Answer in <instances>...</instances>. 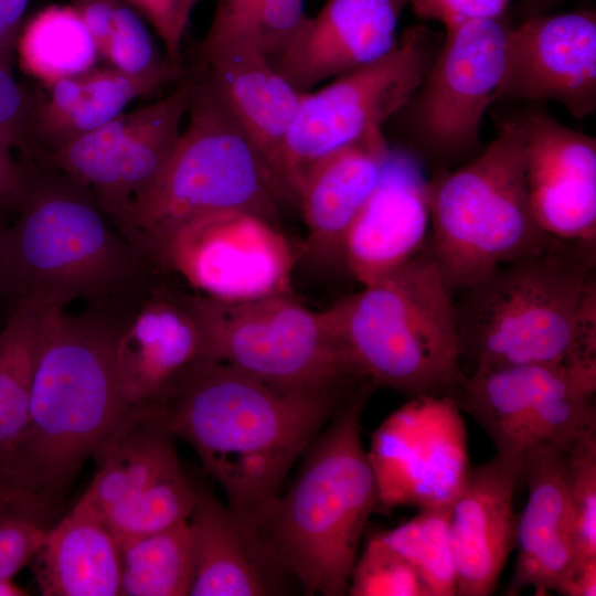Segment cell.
Segmentation results:
<instances>
[{
  "label": "cell",
  "mask_w": 596,
  "mask_h": 596,
  "mask_svg": "<svg viewBox=\"0 0 596 596\" xmlns=\"http://www.w3.org/2000/svg\"><path fill=\"white\" fill-rule=\"evenodd\" d=\"M8 225H6L3 223V220L0 217V254H1V243H2V238H3V234H4V231L7 228ZM0 302H3L7 307V304H6V300H4V297H3V291H2V286H1V276H0ZM8 310V308H7Z\"/></svg>",
  "instance_id": "cell-48"
},
{
  "label": "cell",
  "mask_w": 596,
  "mask_h": 596,
  "mask_svg": "<svg viewBox=\"0 0 596 596\" xmlns=\"http://www.w3.org/2000/svg\"><path fill=\"white\" fill-rule=\"evenodd\" d=\"M499 100L560 103L582 120L596 110V15L533 17L508 29Z\"/></svg>",
  "instance_id": "cell-18"
},
{
  "label": "cell",
  "mask_w": 596,
  "mask_h": 596,
  "mask_svg": "<svg viewBox=\"0 0 596 596\" xmlns=\"http://www.w3.org/2000/svg\"><path fill=\"white\" fill-rule=\"evenodd\" d=\"M189 79L185 128L121 227L153 258L175 230L207 214L243 211L280 226L283 203L258 151L210 81L201 72Z\"/></svg>",
  "instance_id": "cell-8"
},
{
  "label": "cell",
  "mask_w": 596,
  "mask_h": 596,
  "mask_svg": "<svg viewBox=\"0 0 596 596\" xmlns=\"http://www.w3.org/2000/svg\"><path fill=\"white\" fill-rule=\"evenodd\" d=\"M172 274L159 268L96 310L114 333L123 403L119 425L159 401L199 364L213 360L202 296L180 288Z\"/></svg>",
  "instance_id": "cell-12"
},
{
  "label": "cell",
  "mask_w": 596,
  "mask_h": 596,
  "mask_svg": "<svg viewBox=\"0 0 596 596\" xmlns=\"http://www.w3.org/2000/svg\"><path fill=\"white\" fill-rule=\"evenodd\" d=\"M120 596H187L194 577L188 520L120 544Z\"/></svg>",
  "instance_id": "cell-31"
},
{
  "label": "cell",
  "mask_w": 596,
  "mask_h": 596,
  "mask_svg": "<svg viewBox=\"0 0 596 596\" xmlns=\"http://www.w3.org/2000/svg\"><path fill=\"white\" fill-rule=\"evenodd\" d=\"M29 593L13 582V579L0 578V596H25Z\"/></svg>",
  "instance_id": "cell-47"
},
{
  "label": "cell",
  "mask_w": 596,
  "mask_h": 596,
  "mask_svg": "<svg viewBox=\"0 0 596 596\" xmlns=\"http://www.w3.org/2000/svg\"><path fill=\"white\" fill-rule=\"evenodd\" d=\"M199 0H178L179 22L185 32L190 15Z\"/></svg>",
  "instance_id": "cell-46"
},
{
  "label": "cell",
  "mask_w": 596,
  "mask_h": 596,
  "mask_svg": "<svg viewBox=\"0 0 596 596\" xmlns=\"http://www.w3.org/2000/svg\"><path fill=\"white\" fill-rule=\"evenodd\" d=\"M33 100L14 79L11 68L0 64V134L28 157L31 152Z\"/></svg>",
  "instance_id": "cell-38"
},
{
  "label": "cell",
  "mask_w": 596,
  "mask_h": 596,
  "mask_svg": "<svg viewBox=\"0 0 596 596\" xmlns=\"http://www.w3.org/2000/svg\"><path fill=\"white\" fill-rule=\"evenodd\" d=\"M174 437L156 417L127 418L95 458L96 475L81 497L120 535L158 529L173 520L190 493Z\"/></svg>",
  "instance_id": "cell-17"
},
{
  "label": "cell",
  "mask_w": 596,
  "mask_h": 596,
  "mask_svg": "<svg viewBox=\"0 0 596 596\" xmlns=\"http://www.w3.org/2000/svg\"><path fill=\"white\" fill-rule=\"evenodd\" d=\"M523 469L494 456L470 468L448 508L457 596H489L517 545L514 491Z\"/></svg>",
  "instance_id": "cell-22"
},
{
  "label": "cell",
  "mask_w": 596,
  "mask_h": 596,
  "mask_svg": "<svg viewBox=\"0 0 596 596\" xmlns=\"http://www.w3.org/2000/svg\"><path fill=\"white\" fill-rule=\"evenodd\" d=\"M254 1L256 0H217L212 21L227 20L240 13Z\"/></svg>",
  "instance_id": "cell-45"
},
{
  "label": "cell",
  "mask_w": 596,
  "mask_h": 596,
  "mask_svg": "<svg viewBox=\"0 0 596 596\" xmlns=\"http://www.w3.org/2000/svg\"><path fill=\"white\" fill-rule=\"evenodd\" d=\"M596 381L561 364H526L467 374L454 398L490 437L496 456L523 469L541 446L567 451L596 433Z\"/></svg>",
  "instance_id": "cell-13"
},
{
  "label": "cell",
  "mask_w": 596,
  "mask_h": 596,
  "mask_svg": "<svg viewBox=\"0 0 596 596\" xmlns=\"http://www.w3.org/2000/svg\"><path fill=\"white\" fill-rule=\"evenodd\" d=\"M508 29L500 17L446 30L418 88L389 120L405 140L404 150L437 171L483 149L481 121L503 74Z\"/></svg>",
  "instance_id": "cell-10"
},
{
  "label": "cell",
  "mask_w": 596,
  "mask_h": 596,
  "mask_svg": "<svg viewBox=\"0 0 596 596\" xmlns=\"http://www.w3.org/2000/svg\"><path fill=\"white\" fill-rule=\"evenodd\" d=\"M19 210L1 243L8 315L21 305L64 310L74 300L100 310L163 268L108 219L88 189L57 171H31Z\"/></svg>",
  "instance_id": "cell-3"
},
{
  "label": "cell",
  "mask_w": 596,
  "mask_h": 596,
  "mask_svg": "<svg viewBox=\"0 0 596 596\" xmlns=\"http://www.w3.org/2000/svg\"><path fill=\"white\" fill-rule=\"evenodd\" d=\"M321 313L373 389L455 398L466 380L454 297L426 246L390 277Z\"/></svg>",
  "instance_id": "cell-5"
},
{
  "label": "cell",
  "mask_w": 596,
  "mask_h": 596,
  "mask_svg": "<svg viewBox=\"0 0 596 596\" xmlns=\"http://www.w3.org/2000/svg\"><path fill=\"white\" fill-rule=\"evenodd\" d=\"M29 0H0V64L11 68Z\"/></svg>",
  "instance_id": "cell-42"
},
{
  "label": "cell",
  "mask_w": 596,
  "mask_h": 596,
  "mask_svg": "<svg viewBox=\"0 0 596 596\" xmlns=\"http://www.w3.org/2000/svg\"><path fill=\"white\" fill-rule=\"evenodd\" d=\"M42 311L13 308L0 328V478L29 419ZM4 480V479H3Z\"/></svg>",
  "instance_id": "cell-29"
},
{
  "label": "cell",
  "mask_w": 596,
  "mask_h": 596,
  "mask_svg": "<svg viewBox=\"0 0 596 596\" xmlns=\"http://www.w3.org/2000/svg\"><path fill=\"white\" fill-rule=\"evenodd\" d=\"M201 73L227 105L262 157L283 204V160L304 93L297 91L245 35L207 32Z\"/></svg>",
  "instance_id": "cell-20"
},
{
  "label": "cell",
  "mask_w": 596,
  "mask_h": 596,
  "mask_svg": "<svg viewBox=\"0 0 596 596\" xmlns=\"http://www.w3.org/2000/svg\"><path fill=\"white\" fill-rule=\"evenodd\" d=\"M427 192L432 227L425 246L453 297L555 240L532 213L523 140L512 117L466 164L435 171Z\"/></svg>",
  "instance_id": "cell-7"
},
{
  "label": "cell",
  "mask_w": 596,
  "mask_h": 596,
  "mask_svg": "<svg viewBox=\"0 0 596 596\" xmlns=\"http://www.w3.org/2000/svg\"><path fill=\"white\" fill-rule=\"evenodd\" d=\"M406 0H326L272 65L300 93L369 64L398 43Z\"/></svg>",
  "instance_id": "cell-23"
},
{
  "label": "cell",
  "mask_w": 596,
  "mask_h": 596,
  "mask_svg": "<svg viewBox=\"0 0 596 596\" xmlns=\"http://www.w3.org/2000/svg\"><path fill=\"white\" fill-rule=\"evenodd\" d=\"M188 525L194 560L190 596L274 594L272 572L281 571L207 489L195 486Z\"/></svg>",
  "instance_id": "cell-26"
},
{
  "label": "cell",
  "mask_w": 596,
  "mask_h": 596,
  "mask_svg": "<svg viewBox=\"0 0 596 596\" xmlns=\"http://www.w3.org/2000/svg\"><path fill=\"white\" fill-rule=\"evenodd\" d=\"M138 10L152 25L164 44L167 58L177 67L184 68L182 62V40L178 0H124Z\"/></svg>",
  "instance_id": "cell-40"
},
{
  "label": "cell",
  "mask_w": 596,
  "mask_h": 596,
  "mask_svg": "<svg viewBox=\"0 0 596 596\" xmlns=\"http://www.w3.org/2000/svg\"><path fill=\"white\" fill-rule=\"evenodd\" d=\"M3 512L28 514L21 494L11 483L0 478V513Z\"/></svg>",
  "instance_id": "cell-44"
},
{
  "label": "cell",
  "mask_w": 596,
  "mask_h": 596,
  "mask_svg": "<svg viewBox=\"0 0 596 596\" xmlns=\"http://www.w3.org/2000/svg\"><path fill=\"white\" fill-rule=\"evenodd\" d=\"M555 593L564 596H595L596 556L575 562Z\"/></svg>",
  "instance_id": "cell-43"
},
{
  "label": "cell",
  "mask_w": 596,
  "mask_h": 596,
  "mask_svg": "<svg viewBox=\"0 0 596 596\" xmlns=\"http://www.w3.org/2000/svg\"><path fill=\"white\" fill-rule=\"evenodd\" d=\"M524 148L534 219L550 236L596 243V139L542 109L512 117Z\"/></svg>",
  "instance_id": "cell-19"
},
{
  "label": "cell",
  "mask_w": 596,
  "mask_h": 596,
  "mask_svg": "<svg viewBox=\"0 0 596 596\" xmlns=\"http://www.w3.org/2000/svg\"><path fill=\"white\" fill-rule=\"evenodd\" d=\"M120 0H73L100 56L104 55L113 32L114 17Z\"/></svg>",
  "instance_id": "cell-41"
},
{
  "label": "cell",
  "mask_w": 596,
  "mask_h": 596,
  "mask_svg": "<svg viewBox=\"0 0 596 596\" xmlns=\"http://www.w3.org/2000/svg\"><path fill=\"white\" fill-rule=\"evenodd\" d=\"M391 151L382 128H374L307 169L296 206L307 230L305 254L344 267L347 233L379 183Z\"/></svg>",
  "instance_id": "cell-24"
},
{
  "label": "cell",
  "mask_w": 596,
  "mask_h": 596,
  "mask_svg": "<svg viewBox=\"0 0 596 596\" xmlns=\"http://www.w3.org/2000/svg\"><path fill=\"white\" fill-rule=\"evenodd\" d=\"M448 508L421 509L405 523L379 534L419 576L428 596H456Z\"/></svg>",
  "instance_id": "cell-32"
},
{
  "label": "cell",
  "mask_w": 596,
  "mask_h": 596,
  "mask_svg": "<svg viewBox=\"0 0 596 596\" xmlns=\"http://www.w3.org/2000/svg\"><path fill=\"white\" fill-rule=\"evenodd\" d=\"M414 12L440 21L446 30L478 19L500 18L510 0H406Z\"/></svg>",
  "instance_id": "cell-39"
},
{
  "label": "cell",
  "mask_w": 596,
  "mask_h": 596,
  "mask_svg": "<svg viewBox=\"0 0 596 596\" xmlns=\"http://www.w3.org/2000/svg\"><path fill=\"white\" fill-rule=\"evenodd\" d=\"M114 350L113 329L100 312L42 311L29 419L3 479L45 526L121 421Z\"/></svg>",
  "instance_id": "cell-2"
},
{
  "label": "cell",
  "mask_w": 596,
  "mask_h": 596,
  "mask_svg": "<svg viewBox=\"0 0 596 596\" xmlns=\"http://www.w3.org/2000/svg\"><path fill=\"white\" fill-rule=\"evenodd\" d=\"M596 243L555 238L461 291L455 302L461 360L472 370L574 359L578 317L596 286Z\"/></svg>",
  "instance_id": "cell-6"
},
{
  "label": "cell",
  "mask_w": 596,
  "mask_h": 596,
  "mask_svg": "<svg viewBox=\"0 0 596 596\" xmlns=\"http://www.w3.org/2000/svg\"><path fill=\"white\" fill-rule=\"evenodd\" d=\"M309 19L306 0H256L227 20L212 21L209 32L241 33L273 61L291 46Z\"/></svg>",
  "instance_id": "cell-33"
},
{
  "label": "cell",
  "mask_w": 596,
  "mask_h": 596,
  "mask_svg": "<svg viewBox=\"0 0 596 596\" xmlns=\"http://www.w3.org/2000/svg\"><path fill=\"white\" fill-rule=\"evenodd\" d=\"M364 394L370 393L286 391L207 360L138 413L156 417L194 449L234 519L259 540L298 457L343 406Z\"/></svg>",
  "instance_id": "cell-1"
},
{
  "label": "cell",
  "mask_w": 596,
  "mask_h": 596,
  "mask_svg": "<svg viewBox=\"0 0 596 596\" xmlns=\"http://www.w3.org/2000/svg\"><path fill=\"white\" fill-rule=\"evenodd\" d=\"M368 397L349 402L313 439L259 534L272 560L308 595L348 590L362 533L377 509L375 478L361 438Z\"/></svg>",
  "instance_id": "cell-4"
},
{
  "label": "cell",
  "mask_w": 596,
  "mask_h": 596,
  "mask_svg": "<svg viewBox=\"0 0 596 596\" xmlns=\"http://www.w3.org/2000/svg\"><path fill=\"white\" fill-rule=\"evenodd\" d=\"M565 469L577 562L596 556V433L565 451Z\"/></svg>",
  "instance_id": "cell-35"
},
{
  "label": "cell",
  "mask_w": 596,
  "mask_h": 596,
  "mask_svg": "<svg viewBox=\"0 0 596 596\" xmlns=\"http://www.w3.org/2000/svg\"><path fill=\"white\" fill-rule=\"evenodd\" d=\"M528 501L517 521L518 557L509 594L532 587L538 596L555 592L576 562L565 453L541 446L523 462Z\"/></svg>",
  "instance_id": "cell-25"
},
{
  "label": "cell",
  "mask_w": 596,
  "mask_h": 596,
  "mask_svg": "<svg viewBox=\"0 0 596 596\" xmlns=\"http://www.w3.org/2000/svg\"><path fill=\"white\" fill-rule=\"evenodd\" d=\"M427 182L416 157L392 149L343 244L344 268L362 286L390 277L424 248L429 224Z\"/></svg>",
  "instance_id": "cell-21"
},
{
  "label": "cell",
  "mask_w": 596,
  "mask_h": 596,
  "mask_svg": "<svg viewBox=\"0 0 596 596\" xmlns=\"http://www.w3.org/2000/svg\"><path fill=\"white\" fill-rule=\"evenodd\" d=\"M47 528L21 512L0 513V578L13 579L31 565Z\"/></svg>",
  "instance_id": "cell-37"
},
{
  "label": "cell",
  "mask_w": 596,
  "mask_h": 596,
  "mask_svg": "<svg viewBox=\"0 0 596 596\" xmlns=\"http://www.w3.org/2000/svg\"><path fill=\"white\" fill-rule=\"evenodd\" d=\"M190 89L184 76L164 98L123 113L34 159L40 168L57 171L88 189L121 231L130 210L158 181L177 147Z\"/></svg>",
  "instance_id": "cell-14"
},
{
  "label": "cell",
  "mask_w": 596,
  "mask_h": 596,
  "mask_svg": "<svg viewBox=\"0 0 596 596\" xmlns=\"http://www.w3.org/2000/svg\"><path fill=\"white\" fill-rule=\"evenodd\" d=\"M460 412L453 397L419 395L382 422L366 450L377 508L451 504L470 469Z\"/></svg>",
  "instance_id": "cell-16"
},
{
  "label": "cell",
  "mask_w": 596,
  "mask_h": 596,
  "mask_svg": "<svg viewBox=\"0 0 596 596\" xmlns=\"http://www.w3.org/2000/svg\"><path fill=\"white\" fill-rule=\"evenodd\" d=\"M443 41L425 25L409 26L387 54L302 94L284 151L286 204L297 206L300 181L313 162L382 128L409 100Z\"/></svg>",
  "instance_id": "cell-11"
},
{
  "label": "cell",
  "mask_w": 596,
  "mask_h": 596,
  "mask_svg": "<svg viewBox=\"0 0 596 596\" xmlns=\"http://www.w3.org/2000/svg\"><path fill=\"white\" fill-rule=\"evenodd\" d=\"M348 589L353 596H428L415 570L379 533L355 561Z\"/></svg>",
  "instance_id": "cell-36"
},
{
  "label": "cell",
  "mask_w": 596,
  "mask_h": 596,
  "mask_svg": "<svg viewBox=\"0 0 596 596\" xmlns=\"http://www.w3.org/2000/svg\"><path fill=\"white\" fill-rule=\"evenodd\" d=\"M201 296L213 360L286 391L358 394L373 390L321 311L308 309L289 291L234 302Z\"/></svg>",
  "instance_id": "cell-9"
},
{
  "label": "cell",
  "mask_w": 596,
  "mask_h": 596,
  "mask_svg": "<svg viewBox=\"0 0 596 596\" xmlns=\"http://www.w3.org/2000/svg\"><path fill=\"white\" fill-rule=\"evenodd\" d=\"M31 565L43 596H120V545L82 499L47 528Z\"/></svg>",
  "instance_id": "cell-27"
},
{
  "label": "cell",
  "mask_w": 596,
  "mask_h": 596,
  "mask_svg": "<svg viewBox=\"0 0 596 596\" xmlns=\"http://www.w3.org/2000/svg\"><path fill=\"white\" fill-rule=\"evenodd\" d=\"M153 256L200 295L231 302L288 292L296 263L280 226L243 211L183 224Z\"/></svg>",
  "instance_id": "cell-15"
},
{
  "label": "cell",
  "mask_w": 596,
  "mask_h": 596,
  "mask_svg": "<svg viewBox=\"0 0 596 596\" xmlns=\"http://www.w3.org/2000/svg\"><path fill=\"white\" fill-rule=\"evenodd\" d=\"M103 57L111 67L135 77L158 78L168 84L185 76L184 68L159 55L141 19L124 3L116 9L113 32Z\"/></svg>",
  "instance_id": "cell-34"
},
{
  "label": "cell",
  "mask_w": 596,
  "mask_h": 596,
  "mask_svg": "<svg viewBox=\"0 0 596 596\" xmlns=\"http://www.w3.org/2000/svg\"><path fill=\"white\" fill-rule=\"evenodd\" d=\"M164 84L158 78L135 77L107 67L47 85V93L33 100L30 160L102 127L123 114L132 99Z\"/></svg>",
  "instance_id": "cell-28"
},
{
  "label": "cell",
  "mask_w": 596,
  "mask_h": 596,
  "mask_svg": "<svg viewBox=\"0 0 596 596\" xmlns=\"http://www.w3.org/2000/svg\"><path fill=\"white\" fill-rule=\"evenodd\" d=\"M21 67L46 85L85 73L99 56L79 14L72 6H50L20 32Z\"/></svg>",
  "instance_id": "cell-30"
}]
</instances>
